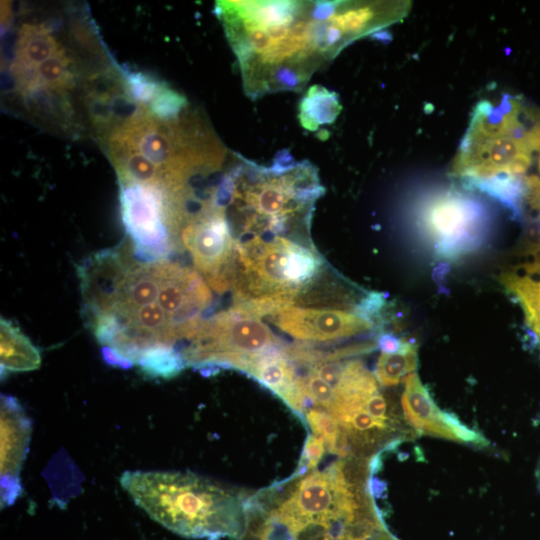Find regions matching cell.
<instances>
[{"instance_id":"1","label":"cell","mask_w":540,"mask_h":540,"mask_svg":"<svg viewBox=\"0 0 540 540\" xmlns=\"http://www.w3.org/2000/svg\"><path fill=\"white\" fill-rule=\"evenodd\" d=\"M345 1H221L216 12L253 99L300 91L312 74L356 40Z\"/></svg>"},{"instance_id":"2","label":"cell","mask_w":540,"mask_h":540,"mask_svg":"<svg viewBox=\"0 0 540 540\" xmlns=\"http://www.w3.org/2000/svg\"><path fill=\"white\" fill-rule=\"evenodd\" d=\"M122 487L153 520L188 538L241 539L248 495L192 473L126 471Z\"/></svg>"},{"instance_id":"3","label":"cell","mask_w":540,"mask_h":540,"mask_svg":"<svg viewBox=\"0 0 540 540\" xmlns=\"http://www.w3.org/2000/svg\"><path fill=\"white\" fill-rule=\"evenodd\" d=\"M282 344L259 316L234 306L207 318L182 354L186 366L232 367Z\"/></svg>"},{"instance_id":"4","label":"cell","mask_w":540,"mask_h":540,"mask_svg":"<svg viewBox=\"0 0 540 540\" xmlns=\"http://www.w3.org/2000/svg\"><path fill=\"white\" fill-rule=\"evenodd\" d=\"M420 227L437 255L457 259L478 250L485 242L489 216L477 199L448 191L423 208Z\"/></svg>"},{"instance_id":"5","label":"cell","mask_w":540,"mask_h":540,"mask_svg":"<svg viewBox=\"0 0 540 540\" xmlns=\"http://www.w3.org/2000/svg\"><path fill=\"white\" fill-rule=\"evenodd\" d=\"M120 206L135 256L148 261L167 259L176 245L167 191L153 185L120 184Z\"/></svg>"},{"instance_id":"6","label":"cell","mask_w":540,"mask_h":540,"mask_svg":"<svg viewBox=\"0 0 540 540\" xmlns=\"http://www.w3.org/2000/svg\"><path fill=\"white\" fill-rule=\"evenodd\" d=\"M401 404L408 425L419 435H430L476 447H486L487 439L465 424L456 415L441 410L421 383L416 372L405 379Z\"/></svg>"},{"instance_id":"7","label":"cell","mask_w":540,"mask_h":540,"mask_svg":"<svg viewBox=\"0 0 540 540\" xmlns=\"http://www.w3.org/2000/svg\"><path fill=\"white\" fill-rule=\"evenodd\" d=\"M269 320L281 331L304 342H327L369 331L373 324L356 313L294 305L272 311Z\"/></svg>"},{"instance_id":"8","label":"cell","mask_w":540,"mask_h":540,"mask_svg":"<svg viewBox=\"0 0 540 540\" xmlns=\"http://www.w3.org/2000/svg\"><path fill=\"white\" fill-rule=\"evenodd\" d=\"M531 153L508 136L483 141L464 136L453 173L464 178H484L499 172L522 175L531 164Z\"/></svg>"},{"instance_id":"9","label":"cell","mask_w":540,"mask_h":540,"mask_svg":"<svg viewBox=\"0 0 540 540\" xmlns=\"http://www.w3.org/2000/svg\"><path fill=\"white\" fill-rule=\"evenodd\" d=\"M31 423L18 401L1 395V503L12 504L21 491L19 471L28 450Z\"/></svg>"},{"instance_id":"10","label":"cell","mask_w":540,"mask_h":540,"mask_svg":"<svg viewBox=\"0 0 540 540\" xmlns=\"http://www.w3.org/2000/svg\"><path fill=\"white\" fill-rule=\"evenodd\" d=\"M236 369L246 372L280 397L297 415L311 406L285 346L244 358Z\"/></svg>"},{"instance_id":"11","label":"cell","mask_w":540,"mask_h":540,"mask_svg":"<svg viewBox=\"0 0 540 540\" xmlns=\"http://www.w3.org/2000/svg\"><path fill=\"white\" fill-rule=\"evenodd\" d=\"M523 103V102H522ZM518 97L504 93L498 106L488 100L478 102L465 136L475 141L506 136L521 108Z\"/></svg>"},{"instance_id":"12","label":"cell","mask_w":540,"mask_h":540,"mask_svg":"<svg viewBox=\"0 0 540 540\" xmlns=\"http://www.w3.org/2000/svg\"><path fill=\"white\" fill-rule=\"evenodd\" d=\"M1 375L9 372L31 371L39 368L41 356L31 341L10 321H0Z\"/></svg>"},{"instance_id":"13","label":"cell","mask_w":540,"mask_h":540,"mask_svg":"<svg viewBox=\"0 0 540 540\" xmlns=\"http://www.w3.org/2000/svg\"><path fill=\"white\" fill-rule=\"evenodd\" d=\"M525 177L520 174L499 172L489 177L465 179L469 188L478 189L495 198L512 212L514 218L521 220L526 191Z\"/></svg>"},{"instance_id":"14","label":"cell","mask_w":540,"mask_h":540,"mask_svg":"<svg viewBox=\"0 0 540 540\" xmlns=\"http://www.w3.org/2000/svg\"><path fill=\"white\" fill-rule=\"evenodd\" d=\"M61 51V46L44 26L24 25L20 32L13 72L32 69Z\"/></svg>"},{"instance_id":"15","label":"cell","mask_w":540,"mask_h":540,"mask_svg":"<svg viewBox=\"0 0 540 540\" xmlns=\"http://www.w3.org/2000/svg\"><path fill=\"white\" fill-rule=\"evenodd\" d=\"M341 109L335 92L321 85H313L300 102L299 120L305 129L316 131L322 125L333 123Z\"/></svg>"},{"instance_id":"16","label":"cell","mask_w":540,"mask_h":540,"mask_svg":"<svg viewBox=\"0 0 540 540\" xmlns=\"http://www.w3.org/2000/svg\"><path fill=\"white\" fill-rule=\"evenodd\" d=\"M304 420L307 421L312 433L324 440L328 452L341 458L352 456L347 434L330 412L312 406L304 411Z\"/></svg>"},{"instance_id":"17","label":"cell","mask_w":540,"mask_h":540,"mask_svg":"<svg viewBox=\"0 0 540 540\" xmlns=\"http://www.w3.org/2000/svg\"><path fill=\"white\" fill-rule=\"evenodd\" d=\"M504 287L519 301L530 327L540 321V280L513 272L500 277Z\"/></svg>"},{"instance_id":"18","label":"cell","mask_w":540,"mask_h":540,"mask_svg":"<svg viewBox=\"0 0 540 540\" xmlns=\"http://www.w3.org/2000/svg\"><path fill=\"white\" fill-rule=\"evenodd\" d=\"M417 363V345L404 352L382 353L376 364L375 377L382 386H395L416 370Z\"/></svg>"},{"instance_id":"19","label":"cell","mask_w":540,"mask_h":540,"mask_svg":"<svg viewBox=\"0 0 540 540\" xmlns=\"http://www.w3.org/2000/svg\"><path fill=\"white\" fill-rule=\"evenodd\" d=\"M124 84L130 98L143 106L149 105L167 85L154 76L135 71L124 73Z\"/></svg>"},{"instance_id":"20","label":"cell","mask_w":540,"mask_h":540,"mask_svg":"<svg viewBox=\"0 0 540 540\" xmlns=\"http://www.w3.org/2000/svg\"><path fill=\"white\" fill-rule=\"evenodd\" d=\"M187 100L180 93L166 85L147 106L149 113L156 119L172 121L178 119L187 108Z\"/></svg>"},{"instance_id":"21","label":"cell","mask_w":540,"mask_h":540,"mask_svg":"<svg viewBox=\"0 0 540 540\" xmlns=\"http://www.w3.org/2000/svg\"><path fill=\"white\" fill-rule=\"evenodd\" d=\"M326 451L324 440L314 435H308L305 442L299 466L305 468L308 472L315 470L318 463L323 458Z\"/></svg>"},{"instance_id":"22","label":"cell","mask_w":540,"mask_h":540,"mask_svg":"<svg viewBox=\"0 0 540 540\" xmlns=\"http://www.w3.org/2000/svg\"><path fill=\"white\" fill-rule=\"evenodd\" d=\"M376 343L382 353L386 354L404 352L416 346L415 342H410L391 333H381Z\"/></svg>"},{"instance_id":"23","label":"cell","mask_w":540,"mask_h":540,"mask_svg":"<svg viewBox=\"0 0 540 540\" xmlns=\"http://www.w3.org/2000/svg\"><path fill=\"white\" fill-rule=\"evenodd\" d=\"M524 207L527 205L529 214L540 212V178L536 175L525 177Z\"/></svg>"},{"instance_id":"24","label":"cell","mask_w":540,"mask_h":540,"mask_svg":"<svg viewBox=\"0 0 540 540\" xmlns=\"http://www.w3.org/2000/svg\"><path fill=\"white\" fill-rule=\"evenodd\" d=\"M531 262L525 265V270L530 274L540 275V245L530 250Z\"/></svg>"},{"instance_id":"25","label":"cell","mask_w":540,"mask_h":540,"mask_svg":"<svg viewBox=\"0 0 540 540\" xmlns=\"http://www.w3.org/2000/svg\"><path fill=\"white\" fill-rule=\"evenodd\" d=\"M372 540H398L396 537H394L384 526L380 530H378Z\"/></svg>"},{"instance_id":"26","label":"cell","mask_w":540,"mask_h":540,"mask_svg":"<svg viewBox=\"0 0 540 540\" xmlns=\"http://www.w3.org/2000/svg\"><path fill=\"white\" fill-rule=\"evenodd\" d=\"M533 331L536 333L538 339H539V342H540V321H538L537 323H535L532 327Z\"/></svg>"},{"instance_id":"27","label":"cell","mask_w":540,"mask_h":540,"mask_svg":"<svg viewBox=\"0 0 540 540\" xmlns=\"http://www.w3.org/2000/svg\"><path fill=\"white\" fill-rule=\"evenodd\" d=\"M539 170H540V158H539Z\"/></svg>"},{"instance_id":"28","label":"cell","mask_w":540,"mask_h":540,"mask_svg":"<svg viewBox=\"0 0 540 540\" xmlns=\"http://www.w3.org/2000/svg\"><path fill=\"white\" fill-rule=\"evenodd\" d=\"M539 467H540V460H539Z\"/></svg>"}]
</instances>
